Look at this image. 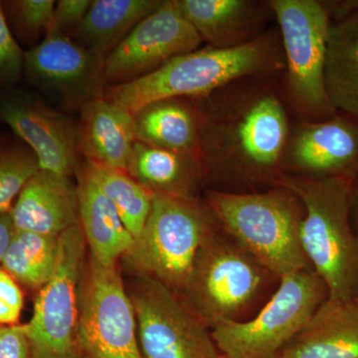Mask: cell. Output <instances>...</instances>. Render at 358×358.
<instances>
[{
    "mask_svg": "<svg viewBox=\"0 0 358 358\" xmlns=\"http://www.w3.org/2000/svg\"><path fill=\"white\" fill-rule=\"evenodd\" d=\"M205 182L260 192L277 186L291 128L271 79L250 78L192 100Z\"/></svg>",
    "mask_w": 358,
    "mask_h": 358,
    "instance_id": "cell-1",
    "label": "cell"
},
{
    "mask_svg": "<svg viewBox=\"0 0 358 358\" xmlns=\"http://www.w3.org/2000/svg\"><path fill=\"white\" fill-rule=\"evenodd\" d=\"M322 2L331 22H338L358 13V0H327Z\"/></svg>",
    "mask_w": 358,
    "mask_h": 358,
    "instance_id": "cell-33",
    "label": "cell"
},
{
    "mask_svg": "<svg viewBox=\"0 0 358 358\" xmlns=\"http://www.w3.org/2000/svg\"><path fill=\"white\" fill-rule=\"evenodd\" d=\"M134 121L136 141L199 159V124L192 100L150 103L134 115Z\"/></svg>",
    "mask_w": 358,
    "mask_h": 358,
    "instance_id": "cell-24",
    "label": "cell"
},
{
    "mask_svg": "<svg viewBox=\"0 0 358 358\" xmlns=\"http://www.w3.org/2000/svg\"><path fill=\"white\" fill-rule=\"evenodd\" d=\"M86 164L136 241L145 229L152 211L154 194L134 180L127 171Z\"/></svg>",
    "mask_w": 358,
    "mask_h": 358,
    "instance_id": "cell-26",
    "label": "cell"
},
{
    "mask_svg": "<svg viewBox=\"0 0 358 358\" xmlns=\"http://www.w3.org/2000/svg\"><path fill=\"white\" fill-rule=\"evenodd\" d=\"M222 358H224V357H222Z\"/></svg>",
    "mask_w": 358,
    "mask_h": 358,
    "instance_id": "cell-37",
    "label": "cell"
},
{
    "mask_svg": "<svg viewBox=\"0 0 358 358\" xmlns=\"http://www.w3.org/2000/svg\"><path fill=\"white\" fill-rule=\"evenodd\" d=\"M352 183L341 178H308L282 173L303 207L301 247L313 270L326 284L329 299L358 301V236L350 218Z\"/></svg>",
    "mask_w": 358,
    "mask_h": 358,
    "instance_id": "cell-3",
    "label": "cell"
},
{
    "mask_svg": "<svg viewBox=\"0 0 358 358\" xmlns=\"http://www.w3.org/2000/svg\"><path fill=\"white\" fill-rule=\"evenodd\" d=\"M92 0H59L53 13V24L59 31L69 36L81 24L88 13Z\"/></svg>",
    "mask_w": 358,
    "mask_h": 358,
    "instance_id": "cell-31",
    "label": "cell"
},
{
    "mask_svg": "<svg viewBox=\"0 0 358 358\" xmlns=\"http://www.w3.org/2000/svg\"><path fill=\"white\" fill-rule=\"evenodd\" d=\"M80 114L78 148L84 162L127 171L136 141L134 115L105 96L87 103Z\"/></svg>",
    "mask_w": 358,
    "mask_h": 358,
    "instance_id": "cell-17",
    "label": "cell"
},
{
    "mask_svg": "<svg viewBox=\"0 0 358 358\" xmlns=\"http://www.w3.org/2000/svg\"><path fill=\"white\" fill-rule=\"evenodd\" d=\"M327 298L326 284L313 268L284 275L253 317L214 327L212 338L224 358H280Z\"/></svg>",
    "mask_w": 358,
    "mask_h": 358,
    "instance_id": "cell-7",
    "label": "cell"
},
{
    "mask_svg": "<svg viewBox=\"0 0 358 358\" xmlns=\"http://www.w3.org/2000/svg\"><path fill=\"white\" fill-rule=\"evenodd\" d=\"M164 0H92L81 24L69 37L106 61L134 26L157 10Z\"/></svg>",
    "mask_w": 358,
    "mask_h": 358,
    "instance_id": "cell-22",
    "label": "cell"
},
{
    "mask_svg": "<svg viewBox=\"0 0 358 358\" xmlns=\"http://www.w3.org/2000/svg\"><path fill=\"white\" fill-rule=\"evenodd\" d=\"M79 336L85 358H143L133 301L117 266L91 256L80 287Z\"/></svg>",
    "mask_w": 358,
    "mask_h": 358,
    "instance_id": "cell-11",
    "label": "cell"
},
{
    "mask_svg": "<svg viewBox=\"0 0 358 358\" xmlns=\"http://www.w3.org/2000/svg\"><path fill=\"white\" fill-rule=\"evenodd\" d=\"M87 261L81 225L59 236L57 267L39 289L31 320L23 326L30 358H85L79 336L80 287Z\"/></svg>",
    "mask_w": 358,
    "mask_h": 358,
    "instance_id": "cell-9",
    "label": "cell"
},
{
    "mask_svg": "<svg viewBox=\"0 0 358 358\" xmlns=\"http://www.w3.org/2000/svg\"><path fill=\"white\" fill-rule=\"evenodd\" d=\"M24 67V52L7 25L0 1V87L20 82Z\"/></svg>",
    "mask_w": 358,
    "mask_h": 358,
    "instance_id": "cell-29",
    "label": "cell"
},
{
    "mask_svg": "<svg viewBox=\"0 0 358 358\" xmlns=\"http://www.w3.org/2000/svg\"><path fill=\"white\" fill-rule=\"evenodd\" d=\"M129 294L143 358H222L208 327L183 296L138 273Z\"/></svg>",
    "mask_w": 358,
    "mask_h": 358,
    "instance_id": "cell-10",
    "label": "cell"
},
{
    "mask_svg": "<svg viewBox=\"0 0 358 358\" xmlns=\"http://www.w3.org/2000/svg\"><path fill=\"white\" fill-rule=\"evenodd\" d=\"M202 42L178 0H164L106 59V84L120 86L147 76L173 59L197 50Z\"/></svg>",
    "mask_w": 358,
    "mask_h": 358,
    "instance_id": "cell-13",
    "label": "cell"
},
{
    "mask_svg": "<svg viewBox=\"0 0 358 358\" xmlns=\"http://www.w3.org/2000/svg\"><path fill=\"white\" fill-rule=\"evenodd\" d=\"M179 8L203 42L214 48H234L265 33L272 11L250 0H178Z\"/></svg>",
    "mask_w": 358,
    "mask_h": 358,
    "instance_id": "cell-18",
    "label": "cell"
},
{
    "mask_svg": "<svg viewBox=\"0 0 358 358\" xmlns=\"http://www.w3.org/2000/svg\"><path fill=\"white\" fill-rule=\"evenodd\" d=\"M127 173L152 194L178 199H199L205 183L197 157L138 141L129 155Z\"/></svg>",
    "mask_w": 358,
    "mask_h": 358,
    "instance_id": "cell-21",
    "label": "cell"
},
{
    "mask_svg": "<svg viewBox=\"0 0 358 358\" xmlns=\"http://www.w3.org/2000/svg\"><path fill=\"white\" fill-rule=\"evenodd\" d=\"M218 225L208 205L199 199L154 195L145 229L124 257L140 274L181 294L202 245Z\"/></svg>",
    "mask_w": 358,
    "mask_h": 358,
    "instance_id": "cell-6",
    "label": "cell"
},
{
    "mask_svg": "<svg viewBox=\"0 0 358 358\" xmlns=\"http://www.w3.org/2000/svg\"><path fill=\"white\" fill-rule=\"evenodd\" d=\"M0 145H1V141H0Z\"/></svg>",
    "mask_w": 358,
    "mask_h": 358,
    "instance_id": "cell-36",
    "label": "cell"
},
{
    "mask_svg": "<svg viewBox=\"0 0 358 358\" xmlns=\"http://www.w3.org/2000/svg\"><path fill=\"white\" fill-rule=\"evenodd\" d=\"M350 218L353 229L358 236V178L352 183V195H350Z\"/></svg>",
    "mask_w": 358,
    "mask_h": 358,
    "instance_id": "cell-35",
    "label": "cell"
},
{
    "mask_svg": "<svg viewBox=\"0 0 358 358\" xmlns=\"http://www.w3.org/2000/svg\"><path fill=\"white\" fill-rule=\"evenodd\" d=\"M324 84L334 109L358 121V13L329 26Z\"/></svg>",
    "mask_w": 358,
    "mask_h": 358,
    "instance_id": "cell-23",
    "label": "cell"
},
{
    "mask_svg": "<svg viewBox=\"0 0 358 358\" xmlns=\"http://www.w3.org/2000/svg\"><path fill=\"white\" fill-rule=\"evenodd\" d=\"M205 202L221 228L275 277L312 268L301 243L303 204L288 188L209 189Z\"/></svg>",
    "mask_w": 358,
    "mask_h": 358,
    "instance_id": "cell-4",
    "label": "cell"
},
{
    "mask_svg": "<svg viewBox=\"0 0 358 358\" xmlns=\"http://www.w3.org/2000/svg\"><path fill=\"white\" fill-rule=\"evenodd\" d=\"M39 169L29 148L0 145V213L10 212L22 188Z\"/></svg>",
    "mask_w": 358,
    "mask_h": 358,
    "instance_id": "cell-28",
    "label": "cell"
},
{
    "mask_svg": "<svg viewBox=\"0 0 358 358\" xmlns=\"http://www.w3.org/2000/svg\"><path fill=\"white\" fill-rule=\"evenodd\" d=\"M24 298L18 282L0 268V326H15L20 319Z\"/></svg>",
    "mask_w": 358,
    "mask_h": 358,
    "instance_id": "cell-30",
    "label": "cell"
},
{
    "mask_svg": "<svg viewBox=\"0 0 358 358\" xmlns=\"http://www.w3.org/2000/svg\"><path fill=\"white\" fill-rule=\"evenodd\" d=\"M76 176L79 223L90 256L101 265H117L121 257L131 252L136 240L122 223L114 205L101 189L86 162H82Z\"/></svg>",
    "mask_w": 358,
    "mask_h": 358,
    "instance_id": "cell-19",
    "label": "cell"
},
{
    "mask_svg": "<svg viewBox=\"0 0 358 358\" xmlns=\"http://www.w3.org/2000/svg\"><path fill=\"white\" fill-rule=\"evenodd\" d=\"M0 121L7 124L38 160L40 169L76 176L81 167L77 124L67 115L23 91L0 94Z\"/></svg>",
    "mask_w": 358,
    "mask_h": 358,
    "instance_id": "cell-14",
    "label": "cell"
},
{
    "mask_svg": "<svg viewBox=\"0 0 358 358\" xmlns=\"http://www.w3.org/2000/svg\"><path fill=\"white\" fill-rule=\"evenodd\" d=\"M15 232L10 212L0 213V263L6 255L7 249Z\"/></svg>",
    "mask_w": 358,
    "mask_h": 358,
    "instance_id": "cell-34",
    "label": "cell"
},
{
    "mask_svg": "<svg viewBox=\"0 0 358 358\" xmlns=\"http://www.w3.org/2000/svg\"><path fill=\"white\" fill-rule=\"evenodd\" d=\"M282 173L355 182L358 178V121L338 113L324 121L301 122L289 134Z\"/></svg>",
    "mask_w": 358,
    "mask_h": 358,
    "instance_id": "cell-15",
    "label": "cell"
},
{
    "mask_svg": "<svg viewBox=\"0 0 358 358\" xmlns=\"http://www.w3.org/2000/svg\"><path fill=\"white\" fill-rule=\"evenodd\" d=\"M2 2L9 29L18 44L36 46L53 24L54 0H6Z\"/></svg>",
    "mask_w": 358,
    "mask_h": 358,
    "instance_id": "cell-27",
    "label": "cell"
},
{
    "mask_svg": "<svg viewBox=\"0 0 358 358\" xmlns=\"http://www.w3.org/2000/svg\"><path fill=\"white\" fill-rule=\"evenodd\" d=\"M286 60L287 93L305 121L331 119L338 112L324 90V67L331 17L320 0H271Z\"/></svg>",
    "mask_w": 358,
    "mask_h": 358,
    "instance_id": "cell-8",
    "label": "cell"
},
{
    "mask_svg": "<svg viewBox=\"0 0 358 358\" xmlns=\"http://www.w3.org/2000/svg\"><path fill=\"white\" fill-rule=\"evenodd\" d=\"M28 83L66 109L81 110L105 95V61L90 53L55 25L36 46L24 52Z\"/></svg>",
    "mask_w": 358,
    "mask_h": 358,
    "instance_id": "cell-12",
    "label": "cell"
},
{
    "mask_svg": "<svg viewBox=\"0 0 358 358\" xmlns=\"http://www.w3.org/2000/svg\"><path fill=\"white\" fill-rule=\"evenodd\" d=\"M0 358H30L23 326L0 327Z\"/></svg>",
    "mask_w": 358,
    "mask_h": 358,
    "instance_id": "cell-32",
    "label": "cell"
},
{
    "mask_svg": "<svg viewBox=\"0 0 358 358\" xmlns=\"http://www.w3.org/2000/svg\"><path fill=\"white\" fill-rule=\"evenodd\" d=\"M286 70L279 29L234 48L205 47L183 54L147 76L107 87L106 98L131 115L150 103L169 99L195 100L228 85L250 79H271Z\"/></svg>",
    "mask_w": 358,
    "mask_h": 358,
    "instance_id": "cell-2",
    "label": "cell"
},
{
    "mask_svg": "<svg viewBox=\"0 0 358 358\" xmlns=\"http://www.w3.org/2000/svg\"><path fill=\"white\" fill-rule=\"evenodd\" d=\"M274 277L218 225L202 245L181 296L211 331L244 322Z\"/></svg>",
    "mask_w": 358,
    "mask_h": 358,
    "instance_id": "cell-5",
    "label": "cell"
},
{
    "mask_svg": "<svg viewBox=\"0 0 358 358\" xmlns=\"http://www.w3.org/2000/svg\"><path fill=\"white\" fill-rule=\"evenodd\" d=\"M280 358H358V301L327 298Z\"/></svg>",
    "mask_w": 358,
    "mask_h": 358,
    "instance_id": "cell-20",
    "label": "cell"
},
{
    "mask_svg": "<svg viewBox=\"0 0 358 358\" xmlns=\"http://www.w3.org/2000/svg\"><path fill=\"white\" fill-rule=\"evenodd\" d=\"M59 237L16 230L1 261V268L18 284L41 289L57 267Z\"/></svg>",
    "mask_w": 358,
    "mask_h": 358,
    "instance_id": "cell-25",
    "label": "cell"
},
{
    "mask_svg": "<svg viewBox=\"0 0 358 358\" xmlns=\"http://www.w3.org/2000/svg\"><path fill=\"white\" fill-rule=\"evenodd\" d=\"M10 215L16 230L59 237L79 224L77 185L70 176L39 169L21 190Z\"/></svg>",
    "mask_w": 358,
    "mask_h": 358,
    "instance_id": "cell-16",
    "label": "cell"
}]
</instances>
